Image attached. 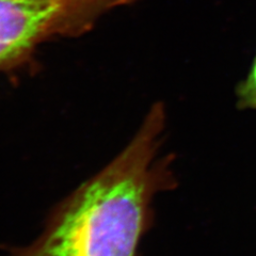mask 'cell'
<instances>
[{
  "mask_svg": "<svg viewBox=\"0 0 256 256\" xmlns=\"http://www.w3.org/2000/svg\"><path fill=\"white\" fill-rule=\"evenodd\" d=\"M236 107L239 110H256V52L248 74L235 89Z\"/></svg>",
  "mask_w": 256,
  "mask_h": 256,
  "instance_id": "277c9868",
  "label": "cell"
},
{
  "mask_svg": "<svg viewBox=\"0 0 256 256\" xmlns=\"http://www.w3.org/2000/svg\"><path fill=\"white\" fill-rule=\"evenodd\" d=\"M132 2L134 0H66L64 34L77 36L82 34L102 14Z\"/></svg>",
  "mask_w": 256,
  "mask_h": 256,
  "instance_id": "3957f363",
  "label": "cell"
},
{
  "mask_svg": "<svg viewBox=\"0 0 256 256\" xmlns=\"http://www.w3.org/2000/svg\"><path fill=\"white\" fill-rule=\"evenodd\" d=\"M66 0H0V72L24 66L36 46L63 36Z\"/></svg>",
  "mask_w": 256,
  "mask_h": 256,
  "instance_id": "7a4b0ae2",
  "label": "cell"
},
{
  "mask_svg": "<svg viewBox=\"0 0 256 256\" xmlns=\"http://www.w3.org/2000/svg\"><path fill=\"white\" fill-rule=\"evenodd\" d=\"M162 102L102 169L56 206L43 230L10 256H136L154 222V198L176 187L173 156L157 158L166 128Z\"/></svg>",
  "mask_w": 256,
  "mask_h": 256,
  "instance_id": "6da1fadb",
  "label": "cell"
}]
</instances>
